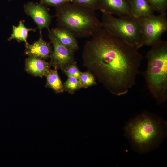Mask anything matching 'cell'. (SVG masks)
<instances>
[{
	"mask_svg": "<svg viewBox=\"0 0 167 167\" xmlns=\"http://www.w3.org/2000/svg\"><path fill=\"white\" fill-rule=\"evenodd\" d=\"M92 37L84 47V65L112 93L126 94L136 83L142 54L102 28Z\"/></svg>",
	"mask_w": 167,
	"mask_h": 167,
	"instance_id": "cell-1",
	"label": "cell"
},
{
	"mask_svg": "<svg viewBox=\"0 0 167 167\" xmlns=\"http://www.w3.org/2000/svg\"><path fill=\"white\" fill-rule=\"evenodd\" d=\"M166 126L163 120L144 112L128 122L124 130L134 148L139 152L146 153L161 141L165 133Z\"/></svg>",
	"mask_w": 167,
	"mask_h": 167,
	"instance_id": "cell-2",
	"label": "cell"
},
{
	"mask_svg": "<svg viewBox=\"0 0 167 167\" xmlns=\"http://www.w3.org/2000/svg\"><path fill=\"white\" fill-rule=\"evenodd\" d=\"M95 10L79 5L64 4L57 6L58 27L70 31L75 37L92 36L102 27Z\"/></svg>",
	"mask_w": 167,
	"mask_h": 167,
	"instance_id": "cell-3",
	"label": "cell"
},
{
	"mask_svg": "<svg viewBox=\"0 0 167 167\" xmlns=\"http://www.w3.org/2000/svg\"><path fill=\"white\" fill-rule=\"evenodd\" d=\"M152 47L146 56L144 76L151 93L160 104L167 99V42L161 40Z\"/></svg>",
	"mask_w": 167,
	"mask_h": 167,
	"instance_id": "cell-4",
	"label": "cell"
},
{
	"mask_svg": "<svg viewBox=\"0 0 167 167\" xmlns=\"http://www.w3.org/2000/svg\"><path fill=\"white\" fill-rule=\"evenodd\" d=\"M102 27L114 36L137 49L142 46L141 33L137 18L116 17L102 14Z\"/></svg>",
	"mask_w": 167,
	"mask_h": 167,
	"instance_id": "cell-5",
	"label": "cell"
},
{
	"mask_svg": "<svg viewBox=\"0 0 167 167\" xmlns=\"http://www.w3.org/2000/svg\"><path fill=\"white\" fill-rule=\"evenodd\" d=\"M137 19L141 33L142 46L155 45L161 40L167 30L166 15H154Z\"/></svg>",
	"mask_w": 167,
	"mask_h": 167,
	"instance_id": "cell-6",
	"label": "cell"
},
{
	"mask_svg": "<svg viewBox=\"0 0 167 167\" xmlns=\"http://www.w3.org/2000/svg\"><path fill=\"white\" fill-rule=\"evenodd\" d=\"M48 36L53 46V50L49 57L50 65L56 69L62 70L66 66L75 62L73 51L59 42L49 31Z\"/></svg>",
	"mask_w": 167,
	"mask_h": 167,
	"instance_id": "cell-7",
	"label": "cell"
},
{
	"mask_svg": "<svg viewBox=\"0 0 167 167\" xmlns=\"http://www.w3.org/2000/svg\"><path fill=\"white\" fill-rule=\"evenodd\" d=\"M97 9L102 14L114 15L121 18L133 17L129 0H97Z\"/></svg>",
	"mask_w": 167,
	"mask_h": 167,
	"instance_id": "cell-8",
	"label": "cell"
},
{
	"mask_svg": "<svg viewBox=\"0 0 167 167\" xmlns=\"http://www.w3.org/2000/svg\"><path fill=\"white\" fill-rule=\"evenodd\" d=\"M25 13L30 16L41 32L44 28L49 30L51 16L43 5L29 2L24 6Z\"/></svg>",
	"mask_w": 167,
	"mask_h": 167,
	"instance_id": "cell-9",
	"label": "cell"
},
{
	"mask_svg": "<svg viewBox=\"0 0 167 167\" xmlns=\"http://www.w3.org/2000/svg\"><path fill=\"white\" fill-rule=\"evenodd\" d=\"M40 34L37 41L26 46L25 53L29 57L45 59L50 57L52 51V47L49 43L43 39L41 32H40Z\"/></svg>",
	"mask_w": 167,
	"mask_h": 167,
	"instance_id": "cell-10",
	"label": "cell"
},
{
	"mask_svg": "<svg viewBox=\"0 0 167 167\" xmlns=\"http://www.w3.org/2000/svg\"><path fill=\"white\" fill-rule=\"evenodd\" d=\"M50 64L43 59L29 57L25 61V69L27 71L35 76L41 77L45 76L50 69Z\"/></svg>",
	"mask_w": 167,
	"mask_h": 167,
	"instance_id": "cell-11",
	"label": "cell"
},
{
	"mask_svg": "<svg viewBox=\"0 0 167 167\" xmlns=\"http://www.w3.org/2000/svg\"><path fill=\"white\" fill-rule=\"evenodd\" d=\"M50 33L62 44L74 52L78 49V43L75 37L68 30L58 27L49 30Z\"/></svg>",
	"mask_w": 167,
	"mask_h": 167,
	"instance_id": "cell-12",
	"label": "cell"
},
{
	"mask_svg": "<svg viewBox=\"0 0 167 167\" xmlns=\"http://www.w3.org/2000/svg\"><path fill=\"white\" fill-rule=\"evenodd\" d=\"M133 17L138 18L154 15L147 0H129Z\"/></svg>",
	"mask_w": 167,
	"mask_h": 167,
	"instance_id": "cell-13",
	"label": "cell"
},
{
	"mask_svg": "<svg viewBox=\"0 0 167 167\" xmlns=\"http://www.w3.org/2000/svg\"><path fill=\"white\" fill-rule=\"evenodd\" d=\"M24 22V20H20L18 26H13L12 33L8 38V40L10 41L12 39H15L18 42H24L26 46L29 44L27 41L29 32L35 31L36 29L27 28Z\"/></svg>",
	"mask_w": 167,
	"mask_h": 167,
	"instance_id": "cell-14",
	"label": "cell"
},
{
	"mask_svg": "<svg viewBox=\"0 0 167 167\" xmlns=\"http://www.w3.org/2000/svg\"><path fill=\"white\" fill-rule=\"evenodd\" d=\"M56 69H50L45 76L46 79V85L51 88L56 93L62 92L64 90L62 82Z\"/></svg>",
	"mask_w": 167,
	"mask_h": 167,
	"instance_id": "cell-15",
	"label": "cell"
},
{
	"mask_svg": "<svg viewBox=\"0 0 167 167\" xmlns=\"http://www.w3.org/2000/svg\"><path fill=\"white\" fill-rule=\"evenodd\" d=\"M67 77V80L63 84L64 90L72 93L82 88L78 79L72 76Z\"/></svg>",
	"mask_w": 167,
	"mask_h": 167,
	"instance_id": "cell-16",
	"label": "cell"
},
{
	"mask_svg": "<svg viewBox=\"0 0 167 167\" xmlns=\"http://www.w3.org/2000/svg\"><path fill=\"white\" fill-rule=\"evenodd\" d=\"M79 79L82 88H87L96 84L94 75L89 71L81 72Z\"/></svg>",
	"mask_w": 167,
	"mask_h": 167,
	"instance_id": "cell-17",
	"label": "cell"
},
{
	"mask_svg": "<svg viewBox=\"0 0 167 167\" xmlns=\"http://www.w3.org/2000/svg\"><path fill=\"white\" fill-rule=\"evenodd\" d=\"M154 11L159 14L166 15L167 0H147Z\"/></svg>",
	"mask_w": 167,
	"mask_h": 167,
	"instance_id": "cell-18",
	"label": "cell"
},
{
	"mask_svg": "<svg viewBox=\"0 0 167 167\" xmlns=\"http://www.w3.org/2000/svg\"><path fill=\"white\" fill-rule=\"evenodd\" d=\"M62 71L67 77H73L78 79L81 72L78 68L75 62L66 66Z\"/></svg>",
	"mask_w": 167,
	"mask_h": 167,
	"instance_id": "cell-19",
	"label": "cell"
},
{
	"mask_svg": "<svg viewBox=\"0 0 167 167\" xmlns=\"http://www.w3.org/2000/svg\"><path fill=\"white\" fill-rule=\"evenodd\" d=\"M74 4L95 10L97 9V0H73Z\"/></svg>",
	"mask_w": 167,
	"mask_h": 167,
	"instance_id": "cell-20",
	"label": "cell"
},
{
	"mask_svg": "<svg viewBox=\"0 0 167 167\" xmlns=\"http://www.w3.org/2000/svg\"><path fill=\"white\" fill-rule=\"evenodd\" d=\"M73 0H41V4L56 7L62 5Z\"/></svg>",
	"mask_w": 167,
	"mask_h": 167,
	"instance_id": "cell-21",
	"label": "cell"
}]
</instances>
